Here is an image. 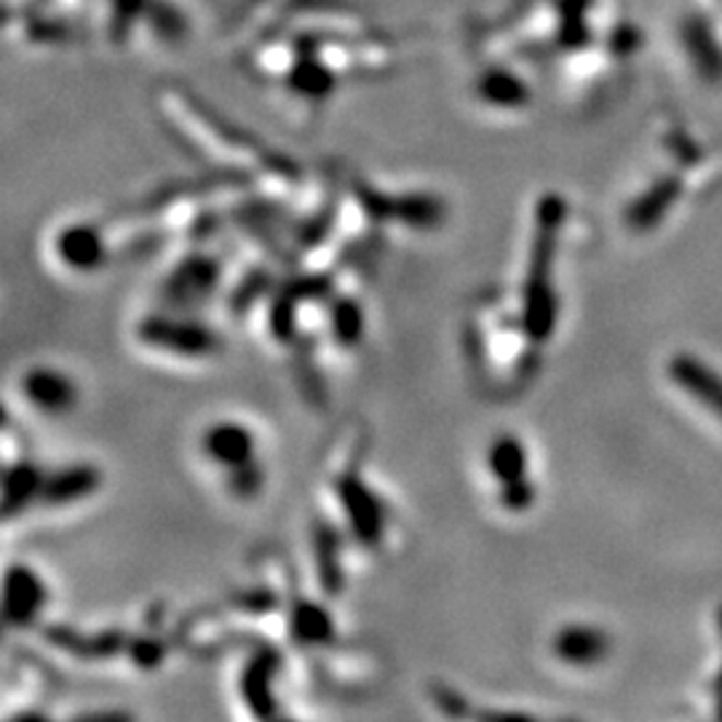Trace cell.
I'll use <instances>...</instances> for the list:
<instances>
[{
	"instance_id": "cell-1",
	"label": "cell",
	"mask_w": 722,
	"mask_h": 722,
	"mask_svg": "<svg viewBox=\"0 0 722 722\" xmlns=\"http://www.w3.org/2000/svg\"><path fill=\"white\" fill-rule=\"evenodd\" d=\"M562 220V198L546 196L538 207V233H535L527 281L525 289H522V327H525L527 337L535 346L549 340L554 324H557V294L551 289V265Z\"/></svg>"
},
{
	"instance_id": "cell-2",
	"label": "cell",
	"mask_w": 722,
	"mask_h": 722,
	"mask_svg": "<svg viewBox=\"0 0 722 722\" xmlns=\"http://www.w3.org/2000/svg\"><path fill=\"white\" fill-rule=\"evenodd\" d=\"M137 337L142 346L172 357L201 359L217 351V335L212 329L179 313H153L137 327Z\"/></svg>"
},
{
	"instance_id": "cell-3",
	"label": "cell",
	"mask_w": 722,
	"mask_h": 722,
	"mask_svg": "<svg viewBox=\"0 0 722 722\" xmlns=\"http://www.w3.org/2000/svg\"><path fill=\"white\" fill-rule=\"evenodd\" d=\"M201 453L225 477L260 463L257 433L241 420H214L201 433Z\"/></svg>"
},
{
	"instance_id": "cell-4",
	"label": "cell",
	"mask_w": 722,
	"mask_h": 722,
	"mask_svg": "<svg viewBox=\"0 0 722 722\" xmlns=\"http://www.w3.org/2000/svg\"><path fill=\"white\" fill-rule=\"evenodd\" d=\"M20 391L24 401L46 418H59V415L72 412L78 407V399H81V391H78L72 375L54 364L27 366L20 377Z\"/></svg>"
},
{
	"instance_id": "cell-5",
	"label": "cell",
	"mask_w": 722,
	"mask_h": 722,
	"mask_svg": "<svg viewBox=\"0 0 722 722\" xmlns=\"http://www.w3.org/2000/svg\"><path fill=\"white\" fill-rule=\"evenodd\" d=\"M48 605V586L30 564H9L3 578V618L11 629H27Z\"/></svg>"
},
{
	"instance_id": "cell-6",
	"label": "cell",
	"mask_w": 722,
	"mask_h": 722,
	"mask_svg": "<svg viewBox=\"0 0 722 722\" xmlns=\"http://www.w3.org/2000/svg\"><path fill=\"white\" fill-rule=\"evenodd\" d=\"M54 255L72 273H94L107 263V238L94 222H70L54 236Z\"/></svg>"
},
{
	"instance_id": "cell-7",
	"label": "cell",
	"mask_w": 722,
	"mask_h": 722,
	"mask_svg": "<svg viewBox=\"0 0 722 722\" xmlns=\"http://www.w3.org/2000/svg\"><path fill=\"white\" fill-rule=\"evenodd\" d=\"M337 496H340V503H346L348 525H351V533L357 535L359 544H381L385 520L381 501L370 490V485L361 481L359 474H346V477L337 479Z\"/></svg>"
},
{
	"instance_id": "cell-8",
	"label": "cell",
	"mask_w": 722,
	"mask_h": 722,
	"mask_svg": "<svg viewBox=\"0 0 722 722\" xmlns=\"http://www.w3.org/2000/svg\"><path fill=\"white\" fill-rule=\"evenodd\" d=\"M551 653L557 655V661H562L564 666L589 669V666H597L607 659V653H610V637L597 629V626L568 624L554 634Z\"/></svg>"
},
{
	"instance_id": "cell-9",
	"label": "cell",
	"mask_w": 722,
	"mask_h": 722,
	"mask_svg": "<svg viewBox=\"0 0 722 722\" xmlns=\"http://www.w3.org/2000/svg\"><path fill=\"white\" fill-rule=\"evenodd\" d=\"M485 68L474 78V96L492 110H522L529 102V89L501 59H481Z\"/></svg>"
},
{
	"instance_id": "cell-10",
	"label": "cell",
	"mask_w": 722,
	"mask_h": 722,
	"mask_svg": "<svg viewBox=\"0 0 722 722\" xmlns=\"http://www.w3.org/2000/svg\"><path fill=\"white\" fill-rule=\"evenodd\" d=\"M102 485L100 468L92 463H70V466L57 468V471H46L44 490H40V503L48 509H59V505L81 503L92 498Z\"/></svg>"
},
{
	"instance_id": "cell-11",
	"label": "cell",
	"mask_w": 722,
	"mask_h": 722,
	"mask_svg": "<svg viewBox=\"0 0 722 722\" xmlns=\"http://www.w3.org/2000/svg\"><path fill=\"white\" fill-rule=\"evenodd\" d=\"M527 447L516 433L505 431L498 433L496 439H490V444H487L485 450V468L487 474H490V479H496L498 490L527 481Z\"/></svg>"
},
{
	"instance_id": "cell-12",
	"label": "cell",
	"mask_w": 722,
	"mask_h": 722,
	"mask_svg": "<svg viewBox=\"0 0 722 722\" xmlns=\"http://www.w3.org/2000/svg\"><path fill=\"white\" fill-rule=\"evenodd\" d=\"M669 375L679 388L688 391L703 407H709L722 418V375H718L712 366H707L690 353H677L669 364Z\"/></svg>"
},
{
	"instance_id": "cell-13",
	"label": "cell",
	"mask_w": 722,
	"mask_h": 722,
	"mask_svg": "<svg viewBox=\"0 0 722 722\" xmlns=\"http://www.w3.org/2000/svg\"><path fill=\"white\" fill-rule=\"evenodd\" d=\"M46 471L35 466L33 461H20L5 466L3 471V516L24 514L30 505L40 503V490H44Z\"/></svg>"
},
{
	"instance_id": "cell-14",
	"label": "cell",
	"mask_w": 722,
	"mask_h": 722,
	"mask_svg": "<svg viewBox=\"0 0 722 722\" xmlns=\"http://www.w3.org/2000/svg\"><path fill=\"white\" fill-rule=\"evenodd\" d=\"M217 279H220V268H217L212 257L196 255L188 257V260L168 276L166 289L179 305H190L209 298V292L217 287Z\"/></svg>"
},
{
	"instance_id": "cell-15",
	"label": "cell",
	"mask_w": 722,
	"mask_h": 722,
	"mask_svg": "<svg viewBox=\"0 0 722 722\" xmlns=\"http://www.w3.org/2000/svg\"><path fill=\"white\" fill-rule=\"evenodd\" d=\"M289 631L292 640L305 648H322L335 640V621L329 610L318 602L298 599L289 610Z\"/></svg>"
},
{
	"instance_id": "cell-16",
	"label": "cell",
	"mask_w": 722,
	"mask_h": 722,
	"mask_svg": "<svg viewBox=\"0 0 722 722\" xmlns=\"http://www.w3.org/2000/svg\"><path fill=\"white\" fill-rule=\"evenodd\" d=\"M679 188H683V185H679L677 177L659 179L653 188L642 193V196L629 207V214H626L629 225L637 228V231H648V228H653L661 217L669 212L672 203L677 201Z\"/></svg>"
},
{
	"instance_id": "cell-17",
	"label": "cell",
	"mask_w": 722,
	"mask_h": 722,
	"mask_svg": "<svg viewBox=\"0 0 722 722\" xmlns=\"http://www.w3.org/2000/svg\"><path fill=\"white\" fill-rule=\"evenodd\" d=\"M364 311H361L357 300L340 298L337 303H333V308H329V329H333L337 346H359L361 337H364Z\"/></svg>"
},
{
	"instance_id": "cell-18",
	"label": "cell",
	"mask_w": 722,
	"mask_h": 722,
	"mask_svg": "<svg viewBox=\"0 0 722 722\" xmlns=\"http://www.w3.org/2000/svg\"><path fill=\"white\" fill-rule=\"evenodd\" d=\"M270 661L263 659V655H257L255 661H252L249 669L244 672V683H241V690H244V698L246 703H249L252 709H255V714H268L265 712L263 703H273L268 696V685H270Z\"/></svg>"
},
{
	"instance_id": "cell-19",
	"label": "cell",
	"mask_w": 722,
	"mask_h": 722,
	"mask_svg": "<svg viewBox=\"0 0 722 722\" xmlns=\"http://www.w3.org/2000/svg\"><path fill=\"white\" fill-rule=\"evenodd\" d=\"M535 496H538V490H535V485L529 479L522 481V485H511L498 490V501H501L505 511H514V514L527 511L529 505L535 503Z\"/></svg>"
},
{
	"instance_id": "cell-20",
	"label": "cell",
	"mask_w": 722,
	"mask_h": 722,
	"mask_svg": "<svg viewBox=\"0 0 722 722\" xmlns=\"http://www.w3.org/2000/svg\"><path fill=\"white\" fill-rule=\"evenodd\" d=\"M714 690H718V696L722 698V669H720L718 677H714Z\"/></svg>"
},
{
	"instance_id": "cell-21",
	"label": "cell",
	"mask_w": 722,
	"mask_h": 722,
	"mask_svg": "<svg viewBox=\"0 0 722 722\" xmlns=\"http://www.w3.org/2000/svg\"><path fill=\"white\" fill-rule=\"evenodd\" d=\"M720 631H722V610H720Z\"/></svg>"
}]
</instances>
